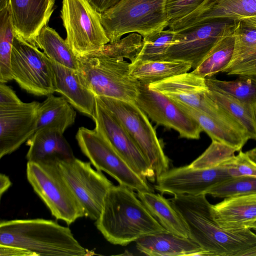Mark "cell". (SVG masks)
<instances>
[{"label": "cell", "instance_id": "1", "mask_svg": "<svg viewBox=\"0 0 256 256\" xmlns=\"http://www.w3.org/2000/svg\"><path fill=\"white\" fill-rule=\"evenodd\" d=\"M206 194H180L170 199L189 232V238L208 256H236L256 244V234L250 229L229 230L222 228L211 214Z\"/></svg>", "mask_w": 256, "mask_h": 256}, {"label": "cell", "instance_id": "2", "mask_svg": "<svg viewBox=\"0 0 256 256\" xmlns=\"http://www.w3.org/2000/svg\"><path fill=\"white\" fill-rule=\"evenodd\" d=\"M132 190L113 185L108 192L96 226L109 242L126 246L141 237L167 232Z\"/></svg>", "mask_w": 256, "mask_h": 256}, {"label": "cell", "instance_id": "3", "mask_svg": "<svg viewBox=\"0 0 256 256\" xmlns=\"http://www.w3.org/2000/svg\"><path fill=\"white\" fill-rule=\"evenodd\" d=\"M0 245L22 248L34 256H84L92 253L75 238L69 228L41 218L2 220Z\"/></svg>", "mask_w": 256, "mask_h": 256}, {"label": "cell", "instance_id": "4", "mask_svg": "<svg viewBox=\"0 0 256 256\" xmlns=\"http://www.w3.org/2000/svg\"><path fill=\"white\" fill-rule=\"evenodd\" d=\"M78 58L80 78L96 96L134 102L140 82L130 75V63L94 54Z\"/></svg>", "mask_w": 256, "mask_h": 256}, {"label": "cell", "instance_id": "5", "mask_svg": "<svg viewBox=\"0 0 256 256\" xmlns=\"http://www.w3.org/2000/svg\"><path fill=\"white\" fill-rule=\"evenodd\" d=\"M167 0H122L100 14L102 25L110 42L128 33L142 37L168 27Z\"/></svg>", "mask_w": 256, "mask_h": 256}, {"label": "cell", "instance_id": "6", "mask_svg": "<svg viewBox=\"0 0 256 256\" xmlns=\"http://www.w3.org/2000/svg\"><path fill=\"white\" fill-rule=\"evenodd\" d=\"M26 178L56 219L70 224L84 216L81 204L62 176L56 161L28 162Z\"/></svg>", "mask_w": 256, "mask_h": 256}, {"label": "cell", "instance_id": "7", "mask_svg": "<svg viewBox=\"0 0 256 256\" xmlns=\"http://www.w3.org/2000/svg\"><path fill=\"white\" fill-rule=\"evenodd\" d=\"M120 121L153 170L156 178L170 168V160L148 116L134 102L96 96Z\"/></svg>", "mask_w": 256, "mask_h": 256}, {"label": "cell", "instance_id": "8", "mask_svg": "<svg viewBox=\"0 0 256 256\" xmlns=\"http://www.w3.org/2000/svg\"><path fill=\"white\" fill-rule=\"evenodd\" d=\"M60 12L65 40L77 57L98 52L110 42L100 13L87 0H62Z\"/></svg>", "mask_w": 256, "mask_h": 256}, {"label": "cell", "instance_id": "9", "mask_svg": "<svg viewBox=\"0 0 256 256\" xmlns=\"http://www.w3.org/2000/svg\"><path fill=\"white\" fill-rule=\"evenodd\" d=\"M76 138L81 151L96 170L133 190L153 192L148 180L138 174L96 130L80 127Z\"/></svg>", "mask_w": 256, "mask_h": 256}, {"label": "cell", "instance_id": "10", "mask_svg": "<svg viewBox=\"0 0 256 256\" xmlns=\"http://www.w3.org/2000/svg\"><path fill=\"white\" fill-rule=\"evenodd\" d=\"M13 80L21 88L36 96L56 92L50 60L44 52L14 34L11 56Z\"/></svg>", "mask_w": 256, "mask_h": 256}, {"label": "cell", "instance_id": "11", "mask_svg": "<svg viewBox=\"0 0 256 256\" xmlns=\"http://www.w3.org/2000/svg\"><path fill=\"white\" fill-rule=\"evenodd\" d=\"M56 164L62 176L82 207L84 216L96 221L112 183L102 171L92 168L90 162L74 158L57 160Z\"/></svg>", "mask_w": 256, "mask_h": 256}, {"label": "cell", "instance_id": "12", "mask_svg": "<svg viewBox=\"0 0 256 256\" xmlns=\"http://www.w3.org/2000/svg\"><path fill=\"white\" fill-rule=\"evenodd\" d=\"M148 86L150 89L164 94L174 102L200 110L238 130H246L229 112L208 96L206 78L192 72Z\"/></svg>", "mask_w": 256, "mask_h": 256}, {"label": "cell", "instance_id": "13", "mask_svg": "<svg viewBox=\"0 0 256 256\" xmlns=\"http://www.w3.org/2000/svg\"><path fill=\"white\" fill-rule=\"evenodd\" d=\"M235 20L218 18L206 20L176 32L174 42L164 60H182L196 68L214 46L228 25Z\"/></svg>", "mask_w": 256, "mask_h": 256}, {"label": "cell", "instance_id": "14", "mask_svg": "<svg viewBox=\"0 0 256 256\" xmlns=\"http://www.w3.org/2000/svg\"><path fill=\"white\" fill-rule=\"evenodd\" d=\"M134 103L157 124L172 128L180 136L198 140L203 131L200 124L164 94L140 82Z\"/></svg>", "mask_w": 256, "mask_h": 256}, {"label": "cell", "instance_id": "15", "mask_svg": "<svg viewBox=\"0 0 256 256\" xmlns=\"http://www.w3.org/2000/svg\"><path fill=\"white\" fill-rule=\"evenodd\" d=\"M94 128L102 134L130 167L144 178L154 182L152 168L118 118L96 98Z\"/></svg>", "mask_w": 256, "mask_h": 256}, {"label": "cell", "instance_id": "16", "mask_svg": "<svg viewBox=\"0 0 256 256\" xmlns=\"http://www.w3.org/2000/svg\"><path fill=\"white\" fill-rule=\"evenodd\" d=\"M224 163L207 169H194L189 165L169 169L156 178L154 188L162 194L173 196L206 195L212 186L232 178Z\"/></svg>", "mask_w": 256, "mask_h": 256}, {"label": "cell", "instance_id": "17", "mask_svg": "<svg viewBox=\"0 0 256 256\" xmlns=\"http://www.w3.org/2000/svg\"><path fill=\"white\" fill-rule=\"evenodd\" d=\"M40 102L0 106V158L9 154L34 134Z\"/></svg>", "mask_w": 256, "mask_h": 256}, {"label": "cell", "instance_id": "18", "mask_svg": "<svg viewBox=\"0 0 256 256\" xmlns=\"http://www.w3.org/2000/svg\"><path fill=\"white\" fill-rule=\"evenodd\" d=\"M54 4V0H10L14 34L36 46V38L47 25Z\"/></svg>", "mask_w": 256, "mask_h": 256}, {"label": "cell", "instance_id": "19", "mask_svg": "<svg viewBox=\"0 0 256 256\" xmlns=\"http://www.w3.org/2000/svg\"><path fill=\"white\" fill-rule=\"evenodd\" d=\"M254 16H256V0H206L200 8L170 24L168 27L177 32L210 20H236Z\"/></svg>", "mask_w": 256, "mask_h": 256}, {"label": "cell", "instance_id": "20", "mask_svg": "<svg viewBox=\"0 0 256 256\" xmlns=\"http://www.w3.org/2000/svg\"><path fill=\"white\" fill-rule=\"evenodd\" d=\"M210 210L214 220L224 230L250 229L256 222V192L224 198L211 204Z\"/></svg>", "mask_w": 256, "mask_h": 256}, {"label": "cell", "instance_id": "21", "mask_svg": "<svg viewBox=\"0 0 256 256\" xmlns=\"http://www.w3.org/2000/svg\"><path fill=\"white\" fill-rule=\"evenodd\" d=\"M50 61L54 74L56 92L60 93L78 112L92 118L95 114L96 96L82 82L77 70L52 60Z\"/></svg>", "mask_w": 256, "mask_h": 256}, {"label": "cell", "instance_id": "22", "mask_svg": "<svg viewBox=\"0 0 256 256\" xmlns=\"http://www.w3.org/2000/svg\"><path fill=\"white\" fill-rule=\"evenodd\" d=\"M234 36L233 54L222 72L228 76H256V28L235 20Z\"/></svg>", "mask_w": 256, "mask_h": 256}, {"label": "cell", "instance_id": "23", "mask_svg": "<svg viewBox=\"0 0 256 256\" xmlns=\"http://www.w3.org/2000/svg\"><path fill=\"white\" fill-rule=\"evenodd\" d=\"M56 128L46 127L36 131L26 142L29 149L28 162L67 160L74 158L72 150L63 135Z\"/></svg>", "mask_w": 256, "mask_h": 256}, {"label": "cell", "instance_id": "24", "mask_svg": "<svg viewBox=\"0 0 256 256\" xmlns=\"http://www.w3.org/2000/svg\"><path fill=\"white\" fill-rule=\"evenodd\" d=\"M136 242L138 250L146 256H207L200 246L189 238L168 232L141 237Z\"/></svg>", "mask_w": 256, "mask_h": 256}, {"label": "cell", "instance_id": "25", "mask_svg": "<svg viewBox=\"0 0 256 256\" xmlns=\"http://www.w3.org/2000/svg\"><path fill=\"white\" fill-rule=\"evenodd\" d=\"M174 102L200 124L212 140L222 142L239 152L250 140L246 131L232 127L200 110Z\"/></svg>", "mask_w": 256, "mask_h": 256}, {"label": "cell", "instance_id": "26", "mask_svg": "<svg viewBox=\"0 0 256 256\" xmlns=\"http://www.w3.org/2000/svg\"><path fill=\"white\" fill-rule=\"evenodd\" d=\"M136 194L150 214L168 232L189 238L186 225L170 200L153 192H138Z\"/></svg>", "mask_w": 256, "mask_h": 256}, {"label": "cell", "instance_id": "27", "mask_svg": "<svg viewBox=\"0 0 256 256\" xmlns=\"http://www.w3.org/2000/svg\"><path fill=\"white\" fill-rule=\"evenodd\" d=\"M76 116L74 108L64 96L49 94L38 107L36 132L50 127L56 128L64 134L74 123Z\"/></svg>", "mask_w": 256, "mask_h": 256}, {"label": "cell", "instance_id": "28", "mask_svg": "<svg viewBox=\"0 0 256 256\" xmlns=\"http://www.w3.org/2000/svg\"><path fill=\"white\" fill-rule=\"evenodd\" d=\"M191 64L182 60H134L130 65V74L144 84L159 82L188 72Z\"/></svg>", "mask_w": 256, "mask_h": 256}, {"label": "cell", "instance_id": "29", "mask_svg": "<svg viewBox=\"0 0 256 256\" xmlns=\"http://www.w3.org/2000/svg\"><path fill=\"white\" fill-rule=\"evenodd\" d=\"M235 21V20H234ZM234 21L226 26L222 34L200 65L192 72L201 77H212L229 64L234 46Z\"/></svg>", "mask_w": 256, "mask_h": 256}, {"label": "cell", "instance_id": "30", "mask_svg": "<svg viewBox=\"0 0 256 256\" xmlns=\"http://www.w3.org/2000/svg\"><path fill=\"white\" fill-rule=\"evenodd\" d=\"M36 46L50 60L69 68L77 70L78 58L66 40L52 28L46 25L36 39Z\"/></svg>", "mask_w": 256, "mask_h": 256}, {"label": "cell", "instance_id": "31", "mask_svg": "<svg viewBox=\"0 0 256 256\" xmlns=\"http://www.w3.org/2000/svg\"><path fill=\"white\" fill-rule=\"evenodd\" d=\"M207 94L244 127L250 139L256 140L255 106L243 102L220 90L209 88Z\"/></svg>", "mask_w": 256, "mask_h": 256}, {"label": "cell", "instance_id": "32", "mask_svg": "<svg viewBox=\"0 0 256 256\" xmlns=\"http://www.w3.org/2000/svg\"><path fill=\"white\" fill-rule=\"evenodd\" d=\"M14 36L10 5L0 10V82L13 80L11 56Z\"/></svg>", "mask_w": 256, "mask_h": 256}, {"label": "cell", "instance_id": "33", "mask_svg": "<svg viewBox=\"0 0 256 256\" xmlns=\"http://www.w3.org/2000/svg\"><path fill=\"white\" fill-rule=\"evenodd\" d=\"M208 88L220 90L243 102L256 104V76H240L232 80L206 78Z\"/></svg>", "mask_w": 256, "mask_h": 256}, {"label": "cell", "instance_id": "34", "mask_svg": "<svg viewBox=\"0 0 256 256\" xmlns=\"http://www.w3.org/2000/svg\"><path fill=\"white\" fill-rule=\"evenodd\" d=\"M175 34L176 32L168 28L143 37L142 46L133 61L164 60L167 50L174 42Z\"/></svg>", "mask_w": 256, "mask_h": 256}, {"label": "cell", "instance_id": "35", "mask_svg": "<svg viewBox=\"0 0 256 256\" xmlns=\"http://www.w3.org/2000/svg\"><path fill=\"white\" fill-rule=\"evenodd\" d=\"M256 192V177H232L210 188L206 192L214 198H227Z\"/></svg>", "mask_w": 256, "mask_h": 256}, {"label": "cell", "instance_id": "36", "mask_svg": "<svg viewBox=\"0 0 256 256\" xmlns=\"http://www.w3.org/2000/svg\"><path fill=\"white\" fill-rule=\"evenodd\" d=\"M143 44L142 36L131 32L128 36L106 44L100 51L92 54L112 58H130L133 61Z\"/></svg>", "mask_w": 256, "mask_h": 256}, {"label": "cell", "instance_id": "37", "mask_svg": "<svg viewBox=\"0 0 256 256\" xmlns=\"http://www.w3.org/2000/svg\"><path fill=\"white\" fill-rule=\"evenodd\" d=\"M236 150L225 144L212 140L206 150L189 166L194 169H207L216 168L234 156Z\"/></svg>", "mask_w": 256, "mask_h": 256}, {"label": "cell", "instance_id": "38", "mask_svg": "<svg viewBox=\"0 0 256 256\" xmlns=\"http://www.w3.org/2000/svg\"><path fill=\"white\" fill-rule=\"evenodd\" d=\"M206 0H167L166 10L168 24L195 12L202 7Z\"/></svg>", "mask_w": 256, "mask_h": 256}, {"label": "cell", "instance_id": "39", "mask_svg": "<svg viewBox=\"0 0 256 256\" xmlns=\"http://www.w3.org/2000/svg\"><path fill=\"white\" fill-rule=\"evenodd\" d=\"M231 177L249 176L256 177V162L241 150L225 163Z\"/></svg>", "mask_w": 256, "mask_h": 256}, {"label": "cell", "instance_id": "40", "mask_svg": "<svg viewBox=\"0 0 256 256\" xmlns=\"http://www.w3.org/2000/svg\"><path fill=\"white\" fill-rule=\"evenodd\" d=\"M22 102L10 86L0 83V106L15 105Z\"/></svg>", "mask_w": 256, "mask_h": 256}, {"label": "cell", "instance_id": "41", "mask_svg": "<svg viewBox=\"0 0 256 256\" xmlns=\"http://www.w3.org/2000/svg\"><path fill=\"white\" fill-rule=\"evenodd\" d=\"M0 256H34L28 250L16 246L0 245Z\"/></svg>", "mask_w": 256, "mask_h": 256}, {"label": "cell", "instance_id": "42", "mask_svg": "<svg viewBox=\"0 0 256 256\" xmlns=\"http://www.w3.org/2000/svg\"><path fill=\"white\" fill-rule=\"evenodd\" d=\"M100 13H102L114 7L122 0H87Z\"/></svg>", "mask_w": 256, "mask_h": 256}, {"label": "cell", "instance_id": "43", "mask_svg": "<svg viewBox=\"0 0 256 256\" xmlns=\"http://www.w3.org/2000/svg\"><path fill=\"white\" fill-rule=\"evenodd\" d=\"M12 185V182L8 176L4 174H0V196H2Z\"/></svg>", "mask_w": 256, "mask_h": 256}, {"label": "cell", "instance_id": "44", "mask_svg": "<svg viewBox=\"0 0 256 256\" xmlns=\"http://www.w3.org/2000/svg\"><path fill=\"white\" fill-rule=\"evenodd\" d=\"M236 256H256V244L239 252Z\"/></svg>", "mask_w": 256, "mask_h": 256}, {"label": "cell", "instance_id": "45", "mask_svg": "<svg viewBox=\"0 0 256 256\" xmlns=\"http://www.w3.org/2000/svg\"><path fill=\"white\" fill-rule=\"evenodd\" d=\"M242 20L256 28V16L243 17L238 18Z\"/></svg>", "mask_w": 256, "mask_h": 256}, {"label": "cell", "instance_id": "46", "mask_svg": "<svg viewBox=\"0 0 256 256\" xmlns=\"http://www.w3.org/2000/svg\"><path fill=\"white\" fill-rule=\"evenodd\" d=\"M246 152L251 159L256 162V146Z\"/></svg>", "mask_w": 256, "mask_h": 256}, {"label": "cell", "instance_id": "47", "mask_svg": "<svg viewBox=\"0 0 256 256\" xmlns=\"http://www.w3.org/2000/svg\"><path fill=\"white\" fill-rule=\"evenodd\" d=\"M10 4V0H0V10H2Z\"/></svg>", "mask_w": 256, "mask_h": 256}, {"label": "cell", "instance_id": "48", "mask_svg": "<svg viewBox=\"0 0 256 256\" xmlns=\"http://www.w3.org/2000/svg\"><path fill=\"white\" fill-rule=\"evenodd\" d=\"M250 229H252L256 231V222L252 224L250 227Z\"/></svg>", "mask_w": 256, "mask_h": 256}, {"label": "cell", "instance_id": "49", "mask_svg": "<svg viewBox=\"0 0 256 256\" xmlns=\"http://www.w3.org/2000/svg\"><path fill=\"white\" fill-rule=\"evenodd\" d=\"M255 111H256V104L255 105Z\"/></svg>", "mask_w": 256, "mask_h": 256}]
</instances>
